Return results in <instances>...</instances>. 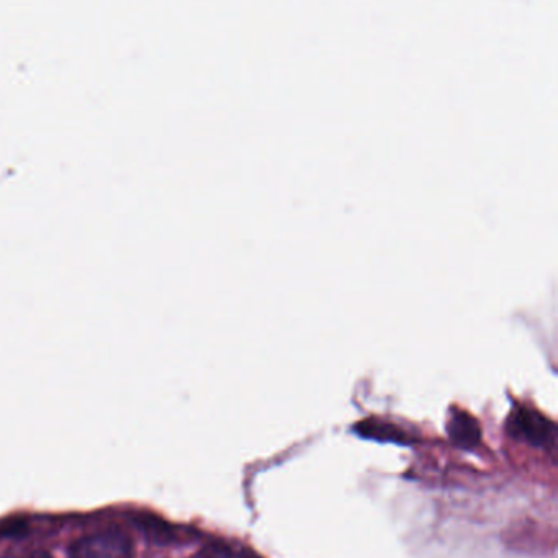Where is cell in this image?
<instances>
[{"label": "cell", "mask_w": 558, "mask_h": 558, "mask_svg": "<svg viewBox=\"0 0 558 558\" xmlns=\"http://www.w3.org/2000/svg\"><path fill=\"white\" fill-rule=\"evenodd\" d=\"M447 433H449L452 444L460 449H475L482 442V429H480L478 421L466 411H450Z\"/></svg>", "instance_id": "cell-3"}, {"label": "cell", "mask_w": 558, "mask_h": 558, "mask_svg": "<svg viewBox=\"0 0 558 558\" xmlns=\"http://www.w3.org/2000/svg\"><path fill=\"white\" fill-rule=\"evenodd\" d=\"M197 558H247L243 554L231 550L228 547H210L197 555Z\"/></svg>", "instance_id": "cell-5"}, {"label": "cell", "mask_w": 558, "mask_h": 558, "mask_svg": "<svg viewBox=\"0 0 558 558\" xmlns=\"http://www.w3.org/2000/svg\"><path fill=\"white\" fill-rule=\"evenodd\" d=\"M35 558H48L47 555H38V557Z\"/></svg>", "instance_id": "cell-6"}, {"label": "cell", "mask_w": 558, "mask_h": 558, "mask_svg": "<svg viewBox=\"0 0 558 558\" xmlns=\"http://www.w3.org/2000/svg\"><path fill=\"white\" fill-rule=\"evenodd\" d=\"M508 433L541 449H551L557 439V427L544 414L527 407H515L508 417Z\"/></svg>", "instance_id": "cell-2"}, {"label": "cell", "mask_w": 558, "mask_h": 558, "mask_svg": "<svg viewBox=\"0 0 558 558\" xmlns=\"http://www.w3.org/2000/svg\"><path fill=\"white\" fill-rule=\"evenodd\" d=\"M70 558H133V542L120 529H106L77 538Z\"/></svg>", "instance_id": "cell-1"}, {"label": "cell", "mask_w": 558, "mask_h": 558, "mask_svg": "<svg viewBox=\"0 0 558 558\" xmlns=\"http://www.w3.org/2000/svg\"><path fill=\"white\" fill-rule=\"evenodd\" d=\"M354 433L364 439L378 440V442L403 444V446L411 442L407 430L401 429L397 424L380 420L362 421L355 424Z\"/></svg>", "instance_id": "cell-4"}]
</instances>
